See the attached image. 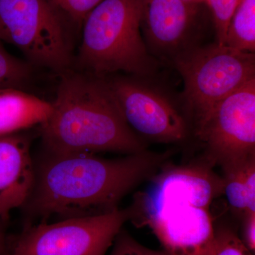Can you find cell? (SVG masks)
<instances>
[{"label": "cell", "mask_w": 255, "mask_h": 255, "mask_svg": "<svg viewBox=\"0 0 255 255\" xmlns=\"http://www.w3.org/2000/svg\"><path fill=\"white\" fill-rule=\"evenodd\" d=\"M172 151L147 150L115 159L88 152H46L35 167L28 217L63 219L110 212L134 188L167 163Z\"/></svg>", "instance_id": "obj_1"}, {"label": "cell", "mask_w": 255, "mask_h": 255, "mask_svg": "<svg viewBox=\"0 0 255 255\" xmlns=\"http://www.w3.org/2000/svg\"><path fill=\"white\" fill-rule=\"evenodd\" d=\"M134 196L129 221L148 226L170 255H213V201L223 194V177L204 159L166 165Z\"/></svg>", "instance_id": "obj_2"}, {"label": "cell", "mask_w": 255, "mask_h": 255, "mask_svg": "<svg viewBox=\"0 0 255 255\" xmlns=\"http://www.w3.org/2000/svg\"><path fill=\"white\" fill-rule=\"evenodd\" d=\"M59 76L51 114L41 125L47 152L130 155L147 150L126 123L105 76L75 68Z\"/></svg>", "instance_id": "obj_3"}, {"label": "cell", "mask_w": 255, "mask_h": 255, "mask_svg": "<svg viewBox=\"0 0 255 255\" xmlns=\"http://www.w3.org/2000/svg\"><path fill=\"white\" fill-rule=\"evenodd\" d=\"M140 15V0H103L82 22L74 68L99 76H155L161 63L146 46Z\"/></svg>", "instance_id": "obj_4"}, {"label": "cell", "mask_w": 255, "mask_h": 255, "mask_svg": "<svg viewBox=\"0 0 255 255\" xmlns=\"http://www.w3.org/2000/svg\"><path fill=\"white\" fill-rule=\"evenodd\" d=\"M171 64L184 81L181 98L192 128L216 104L255 79V53L217 42L191 47Z\"/></svg>", "instance_id": "obj_5"}, {"label": "cell", "mask_w": 255, "mask_h": 255, "mask_svg": "<svg viewBox=\"0 0 255 255\" xmlns=\"http://www.w3.org/2000/svg\"><path fill=\"white\" fill-rule=\"evenodd\" d=\"M64 16L50 0H0V40L18 48L33 66L62 75L75 60Z\"/></svg>", "instance_id": "obj_6"}, {"label": "cell", "mask_w": 255, "mask_h": 255, "mask_svg": "<svg viewBox=\"0 0 255 255\" xmlns=\"http://www.w3.org/2000/svg\"><path fill=\"white\" fill-rule=\"evenodd\" d=\"M121 114L137 136L161 143H182L192 127L182 98L152 77L117 73L105 76Z\"/></svg>", "instance_id": "obj_7"}, {"label": "cell", "mask_w": 255, "mask_h": 255, "mask_svg": "<svg viewBox=\"0 0 255 255\" xmlns=\"http://www.w3.org/2000/svg\"><path fill=\"white\" fill-rule=\"evenodd\" d=\"M203 159L223 174L255 159V79L216 104L194 124Z\"/></svg>", "instance_id": "obj_8"}, {"label": "cell", "mask_w": 255, "mask_h": 255, "mask_svg": "<svg viewBox=\"0 0 255 255\" xmlns=\"http://www.w3.org/2000/svg\"><path fill=\"white\" fill-rule=\"evenodd\" d=\"M128 209L70 218L26 228L9 241L6 255H105L124 223Z\"/></svg>", "instance_id": "obj_9"}, {"label": "cell", "mask_w": 255, "mask_h": 255, "mask_svg": "<svg viewBox=\"0 0 255 255\" xmlns=\"http://www.w3.org/2000/svg\"><path fill=\"white\" fill-rule=\"evenodd\" d=\"M208 8L184 0H140V31L150 54L160 63H172L199 45Z\"/></svg>", "instance_id": "obj_10"}, {"label": "cell", "mask_w": 255, "mask_h": 255, "mask_svg": "<svg viewBox=\"0 0 255 255\" xmlns=\"http://www.w3.org/2000/svg\"><path fill=\"white\" fill-rule=\"evenodd\" d=\"M31 140L24 134L0 136V221L27 202L33 190L35 167L30 152Z\"/></svg>", "instance_id": "obj_11"}, {"label": "cell", "mask_w": 255, "mask_h": 255, "mask_svg": "<svg viewBox=\"0 0 255 255\" xmlns=\"http://www.w3.org/2000/svg\"><path fill=\"white\" fill-rule=\"evenodd\" d=\"M51 102L23 90L0 89V136L42 125L52 112Z\"/></svg>", "instance_id": "obj_12"}, {"label": "cell", "mask_w": 255, "mask_h": 255, "mask_svg": "<svg viewBox=\"0 0 255 255\" xmlns=\"http://www.w3.org/2000/svg\"><path fill=\"white\" fill-rule=\"evenodd\" d=\"M222 177L223 194L232 209L241 216L255 211V159Z\"/></svg>", "instance_id": "obj_13"}, {"label": "cell", "mask_w": 255, "mask_h": 255, "mask_svg": "<svg viewBox=\"0 0 255 255\" xmlns=\"http://www.w3.org/2000/svg\"><path fill=\"white\" fill-rule=\"evenodd\" d=\"M226 45L246 53L255 52V0H241L228 24Z\"/></svg>", "instance_id": "obj_14"}, {"label": "cell", "mask_w": 255, "mask_h": 255, "mask_svg": "<svg viewBox=\"0 0 255 255\" xmlns=\"http://www.w3.org/2000/svg\"><path fill=\"white\" fill-rule=\"evenodd\" d=\"M0 40V89L23 90L33 74V65L9 54Z\"/></svg>", "instance_id": "obj_15"}, {"label": "cell", "mask_w": 255, "mask_h": 255, "mask_svg": "<svg viewBox=\"0 0 255 255\" xmlns=\"http://www.w3.org/2000/svg\"><path fill=\"white\" fill-rule=\"evenodd\" d=\"M241 0H208L218 43L226 45L228 24Z\"/></svg>", "instance_id": "obj_16"}, {"label": "cell", "mask_w": 255, "mask_h": 255, "mask_svg": "<svg viewBox=\"0 0 255 255\" xmlns=\"http://www.w3.org/2000/svg\"><path fill=\"white\" fill-rule=\"evenodd\" d=\"M213 255H253L233 228L216 226Z\"/></svg>", "instance_id": "obj_17"}, {"label": "cell", "mask_w": 255, "mask_h": 255, "mask_svg": "<svg viewBox=\"0 0 255 255\" xmlns=\"http://www.w3.org/2000/svg\"><path fill=\"white\" fill-rule=\"evenodd\" d=\"M69 19L82 24L87 14L103 0H50Z\"/></svg>", "instance_id": "obj_18"}, {"label": "cell", "mask_w": 255, "mask_h": 255, "mask_svg": "<svg viewBox=\"0 0 255 255\" xmlns=\"http://www.w3.org/2000/svg\"><path fill=\"white\" fill-rule=\"evenodd\" d=\"M113 244L110 255H170L164 251H154L146 248L122 230L117 235Z\"/></svg>", "instance_id": "obj_19"}, {"label": "cell", "mask_w": 255, "mask_h": 255, "mask_svg": "<svg viewBox=\"0 0 255 255\" xmlns=\"http://www.w3.org/2000/svg\"><path fill=\"white\" fill-rule=\"evenodd\" d=\"M242 241L247 248L255 251V211H248L242 216Z\"/></svg>", "instance_id": "obj_20"}, {"label": "cell", "mask_w": 255, "mask_h": 255, "mask_svg": "<svg viewBox=\"0 0 255 255\" xmlns=\"http://www.w3.org/2000/svg\"><path fill=\"white\" fill-rule=\"evenodd\" d=\"M2 221H0V255H6L9 241L6 236Z\"/></svg>", "instance_id": "obj_21"}, {"label": "cell", "mask_w": 255, "mask_h": 255, "mask_svg": "<svg viewBox=\"0 0 255 255\" xmlns=\"http://www.w3.org/2000/svg\"><path fill=\"white\" fill-rule=\"evenodd\" d=\"M184 1H187V2L195 3V4H208V0H184Z\"/></svg>", "instance_id": "obj_22"}]
</instances>
